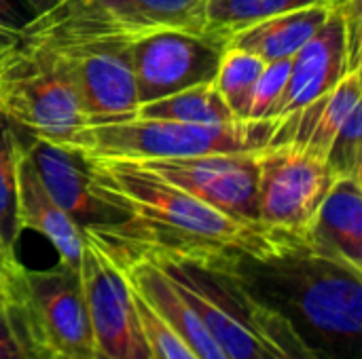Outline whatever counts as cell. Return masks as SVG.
Returning a JSON list of instances; mask_svg holds the SVG:
<instances>
[{
    "label": "cell",
    "mask_w": 362,
    "mask_h": 359,
    "mask_svg": "<svg viewBox=\"0 0 362 359\" xmlns=\"http://www.w3.org/2000/svg\"><path fill=\"white\" fill-rule=\"evenodd\" d=\"M85 159L95 195L127 216L119 224L83 231L117 267L144 254L182 258L261 254L282 235L225 216L136 161Z\"/></svg>",
    "instance_id": "1"
},
{
    "label": "cell",
    "mask_w": 362,
    "mask_h": 359,
    "mask_svg": "<svg viewBox=\"0 0 362 359\" xmlns=\"http://www.w3.org/2000/svg\"><path fill=\"white\" fill-rule=\"evenodd\" d=\"M244 296L280 315L320 359H362V269L280 235L261 254L216 256Z\"/></svg>",
    "instance_id": "2"
},
{
    "label": "cell",
    "mask_w": 362,
    "mask_h": 359,
    "mask_svg": "<svg viewBox=\"0 0 362 359\" xmlns=\"http://www.w3.org/2000/svg\"><path fill=\"white\" fill-rule=\"evenodd\" d=\"M4 313L25 359H98L78 269H4Z\"/></svg>",
    "instance_id": "3"
},
{
    "label": "cell",
    "mask_w": 362,
    "mask_h": 359,
    "mask_svg": "<svg viewBox=\"0 0 362 359\" xmlns=\"http://www.w3.org/2000/svg\"><path fill=\"white\" fill-rule=\"evenodd\" d=\"M206 0H59L36 15L21 40L49 49L132 42L161 30L202 32Z\"/></svg>",
    "instance_id": "4"
},
{
    "label": "cell",
    "mask_w": 362,
    "mask_h": 359,
    "mask_svg": "<svg viewBox=\"0 0 362 359\" xmlns=\"http://www.w3.org/2000/svg\"><path fill=\"white\" fill-rule=\"evenodd\" d=\"M276 121H240L233 125H189L176 121L127 118L83 127L72 150L93 159L159 161L210 152L261 150L269 144Z\"/></svg>",
    "instance_id": "5"
},
{
    "label": "cell",
    "mask_w": 362,
    "mask_h": 359,
    "mask_svg": "<svg viewBox=\"0 0 362 359\" xmlns=\"http://www.w3.org/2000/svg\"><path fill=\"white\" fill-rule=\"evenodd\" d=\"M0 114L28 138L70 148L87 127L55 51L19 40L0 66Z\"/></svg>",
    "instance_id": "6"
},
{
    "label": "cell",
    "mask_w": 362,
    "mask_h": 359,
    "mask_svg": "<svg viewBox=\"0 0 362 359\" xmlns=\"http://www.w3.org/2000/svg\"><path fill=\"white\" fill-rule=\"evenodd\" d=\"M136 258L151 260L168 275L229 358L257 359V343L250 324L252 305L233 277L216 262V256L182 258L170 254H144Z\"/></svg>",
    "instance_id": "7"
},
{
    "label": "cell",
    "mask_w": 362,
    "mask_h": 359,
    "mask_svg": "<svg viewBox=\"0 0 362 359\" xmlns=\"http://www.w3.org/2000/svg\"><path fill=\"white\" fill-rule=\"evenodd\" d=\"M333 182L335 176L327 159L301 146L276 144L261 148L257 180L259 224L274 233L303 235Z\"/></svg>",
    "instance_id": "8"
},
{
    "label": "cell",
    "mask_w": 362,
    "mask_h": 359,
    "mask_svg": "<svg viewBox=\"0 0 362 359\" xmlns=\"http://www.w3.org/2000/svg\"><path fill=\"white\" fill-rule=\"evenodd\" d=\"M78 275L98 359H153L125 273L87 233Z\"/></svg>",
    "instance_id": "9"
},
{
    "label": "cell",
    "mask_w": 362,
    "mask_h": 359,
    "mask_svg": "<svg viewBox=\"0 0 362 359\" xmlns=\"http://www.w3.org/2000/svg\"><path fill=\"white\" fill-rule=\"evenodd\" d=\"M225 44L189 30H161L127 42L138 104L212 83Z\"/></svg>",
    "instance_id": "10"
},
{
    "label": "cell",
    "mask_w": 362,
    "mask_h": 359,
    "mask_svg": "<svg viewBox=\"0 0 362 359\" xmlns=\"http://www.w3.org/2000/svg\"><path fill=\"white\" fill-rule=\"evenodd\" d=\"M140 165L153 169L225 216L244 224L261 226L257 212L259 150L142 161Z\"/></svg>",
    "instance_id": "11"
},
{
    "label": "cell",
    "mask_w": 362,
    "mask_h": 359,
    "mask_svg": "<svg viewBox=\"0 0 362 359\" xmlns=\"http://www.w3.org/2000/svg\"><path fill=\"white\" fill-rule=\"evenodd\" d=\"M53 51L78 97L87 125L136 116L140 104L127 42L64 47Z\"/></svg>",
    "instance_id": "12"
},
{
    "label": "cell",
    "mask_w": 362,
    "mask_h": 359,
    "mask_svg": "<svg viewBox=\"0 0 362 359\" xmlns=\"http://www.w3.org/2000/svg\"><path fill=\"white\" fill-rule=\"evenodd\" d=\"M21 146L47 193L81 231L102 229L127 220L121 209L95 195L87 159L78 150L28 135H21Z\"/></svg>",
    "instance_id": "13"
},
{
    "label": "cell",
    "mask_w": 362,
    "mask_h": 359,
    "mask_svg": "<svg viewBox=\"0 0 362 359\" xmlns=\"http://www.w3.org/2000/svg\"><path fill=\"white\" fill-rule=\"evenodd\" d=\"M352 70L358 68H352L350 63L344 15L341 6H337L322 28L291 59L288 83L276 108L274 121H280L320 99Z\"/></svg>",
    "instance_id": "14"
},
{
    "label": "cell",
    "mask_w": 362,
    "mask_h": 359,
    "mask_svg": "<svg viewBox=\"0 0 362 359\" xmlns=\"http://www.w3.org/2000/svg\"><path fill=\"white\" fill-rule=\"evenodd\" d=\"M119 269L125 273L132 290L185 341L197 359H231L157 264L146 258H132Z\"/></svg>",
    "instance_id": "15"
},
{
    "label": "cell",
    "mask_w": 362,
    "mask_h": 359,
    "mask_svg": "<svg viewBox=\"0 0 362 359\" xmlns=\"http://www.w3.org/2000/svg\"><path fill=\"white\" fill-rule=\"evenodd\" d=\"M361 68L348 72L327 95L276 121L267 146L295 144L322 159L354 106L361 104Z\"/></svg>",
    "instance_id": "16"
},
{
    "label": "cell",
    "mask_w": 362,
    "mask_h": 359,
    "mask_svg": "<svg viewBox=\"0 0 362 359\" xmlns=\"http://www.w3.org/2000/svg\"><path fill=\"white\" fill-rule=\"evenodd\" d=\"M303 237L312 250L362 269V178H335Z\"/></svg>",
    "instance_id": "17"
},
{
    "label": "cell",
    "mask_w": 362,
    "mask_h": 359,
    "mask_svg": "<svg viewBox=\"0 0 362 359\" xmlns=\"http://www.w3.org/2000/svg\"><path fill=\"white\" fill-rule=\"evenodd\" d=\"M17 220L21 231L28 229L42 235L57 252L59 262L78 269L83 254V231L47 193L23 152V146L17 165Z\"/></svg>",
    "instance_id": "18"
},
{
    "label": "cell",
    "mask_w": 362,
    "mask_h": 359,
    "mask_svg": "<svg viewBox=\"0 0 362 359\" xmlns=\"http://www.w3.org/2000/svg\"><path fill=\"white\" fill-rule=\"evenodd\" d=\"M335 8L337 6L318 4L263 19L233 34L225 47L248 51L261 57L265 63L276 59H293L295 53L322 28Z\"/></svg>",
    "instance_id": "19"
},
{
    "label": "cell",
    "mask_w": 362,
    "mask_h": 359,
    "mask_svg": "<svg viewBox=\"0 0 362 359\" xmlns=\"http://www.w3.org/2000/svg\"><path fill=\"white\" fill-rule=\"evenodd\" d=\"M344 2L346 0H206L202 32L221 44H227L233 34L263 19L305 6H341Z\"/></svg>",
    "instance_id": "20"
},
{
    "label": "cell",
    "mask_w": 362,
    "mask_h": 359,
    "mask_svg": "<svg viewBox=\"0 0 362 359\" xmlns=\"http://www.w3.org/2000/svg\"><path fill=\"white\" fill-rule=\"evenodd\" d=\"M136 118L176 121L189 125H233L240 123L212 83L195 85L168 97L140 104Z\"/></svg>",
    "instance_id": "21"
},
{
    "label": "cell",
    "mask_w": 362,
    "mask_h": 359,
    "mask_svg": "<svg viewBox=\"0 0 362 359\" xmlns=\"http://www.w3.org/2000/svg\"><path fill=\"white\" fill-rule=\"evenodd\" d=\"M263 68L265 61L261 57L235 47H225L221 55L212 85L216 87V91L221 93V97L238 121H248L250 95Z\"/></svg>",
    "instance_id": "22"
},
{
    "label": "cell",
    "mask_w": 362,
    "mask_h": 359,
    "mask_svg": "<svg viewBox=\"0 0 362 359\" xmlns=\"http://www.w3.org/2000/svg\"><path fill=\"white\" fill-rule=\"evenodd\" d=\"M21 154L19 131L0 114V245L15 252L19 239L17 220V165Z\"/></svg>",
    "instance_id": "23"
},
{
    "label": "cell",
    "mask_w": 362,
    "mask_h": 359,
    "mask_svg": "<svg viewBox=\"0 0 362 359\" xmlns=\"http://www.w3.org/2000/svg\"><path fill=\"white\" fill-rule=\"evenodd\" d=\"M250 324L257 343V359H320L280 315L252 305Z\"/></svg>",
    "instance_id": "24"
},
{
    "label": "cell",
    "mask_w": 362,
    "mask_h": 359,
    "mask_svg": "<svg viewBox=\"0 0 362 359\" xmlns=\"http://www.w3.org/2000/svg\"><path fill=\"white\" fill-rule=\"evenodd\" d=\"M327 165L335 178H362V104L354 106L339 127L327 152Z\"/></svg>",
    "instance_id": "25"
},
{
    "label": "cell",
    "mask_w": 362,
    "mask_h": 359,
    "mask_svg": "<svg viewBox=\"0 0 362 359\" xmlns=\"http://www.w3.org/2000/svg\"><path fill=\"white\" fill-rule=\"evenodd\" d=\"M134 292V290H132ZM134 303L140 320L142 334L146 339L153 359H197V355L185 345V341L144 303L142 296L134 292Z\"/></svg>",
    "instance_id": "26"
},
{
    "label": "cell",
    "mask_w": 362,
    "mask_h": 359,
    "mask_svg": "<svg viewBox=\"0 0 362 359\" xmlns=\"http://www.w3.org/2000/svg\"><path fill=\"white\" fill-rule=\"evenodd\" d=\"M288 72H291V59H276L265 63L250 95L248 121H274L276 108L288 83Z\"/></svg>",
    "instance_id": "27"
},
{
    "label": "cell",
    "mask_w": 362,
    "mask_h": 359,
    "mask_svg": "<svg viewBox=\"0 0 362 359\" xmlns=\"http://www.w3.org/2000/svg\"><path fill=\"white\" fill-rule=\"evenodd\" d=\"M34 17L36 13L25 0H0V28L21 34Z\"/></svg>",
    "instance_id": "28"
},
{
    "label": "cell",
    "mask_w": 362,
    "mask_h": 359,
    "mask_svg": "<svg viewBox=\"0 0 362 359\" xmlns=\"http://www.w3.org/2000/svg\"><path fill=\"white\" fill-rule=\"evenodd\" d=\"M0 359H25L4 313V305L0 307Z\"/></svg>",
    "instance_id": "29"
},
{
    "label": "cell",
    "mask_w": 362,
    "mask_h": 359,
    "mask_svg": "<svg viewBox=\"0 0 362 359\" xmlns=\"http://www.w3.org/2000/svg\"><path fill=\"white\" fill-rule=\"evenodd\" d=\"M19 40H21V34L0 28V66L8 57V53L19 44Z\"/></svg>",
    "instance_id": "30"
},
{
    "label": "cell",
    "mask_w": 362,
    "mask_h": 359,
    "mask_svg": "<svg viewBox=\"0 0 362 359\" xmlns=\"http://www.w3.org/2000/svg\"><path fill=\"white\" fill-rule=\"evenodd\" d=\"M11 254L15 252H0V307L4 305V269H6V260Z\"/></svg>",
    "instance_id": "31"
},
{
    "label": "cell",
    "mask_w": 362,
    "mask_h": 359,
    "mask_svg": "<svg viewBox=\"0 0 362 359\" xmlns=\"http://www.w3.org/2000/svg\"><path fill=\"white\" fill-rule=\"evenodd\" d=\"M25 2L34 8V13H36V15H40V13L49 11L53 4H57L59 0H25Z\"/></svg>",
    "instance_id": "32"
},
{
    "label": "cell",
    "mask_w": 362,
    "mask_h": 359,
    "mask_svg": "<svg viewBox=\"0 0 362 359\" xmlns=\"http://www.w3.org/2000/svg\"><path fill=\"white\" fill-rule=\"evenodd\" d=\"M0 252H4V250H2V245H0Z\"/></svg>",
    "instance_id": "33"
}]
</instances>
